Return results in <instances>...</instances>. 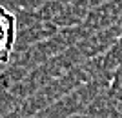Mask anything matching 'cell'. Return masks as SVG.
Listing matches in <instances>:
<instances>
[{"label":"cell","mask_w":122,"mask_h":118,"mask_svg":"<svg viewBox=\"0 0 122 118\" xmlns=\"http://www.w3.org/2000/svg\"><path fill=\"white\" fill-rule=\"evenodd\" d=\"M2 29H4V40H2V49H9L11 42L15 40V20L13 16L4 11V20H2Z\"/></svg>","instance_id":"cell-1"}]
</instances>
